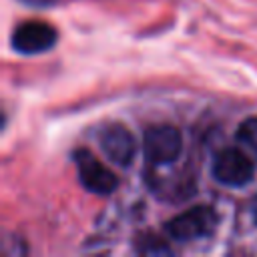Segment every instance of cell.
<instances>
[{"instance_id":"obj_1","label":"cell","mask_w":257,"mask_h":257,"mask_svg":"<svg viewBox=\"0 0 257 257\" xmlns=\"http://www.w3.org/2000/svg\"><path fill=\"white\" fill-rule=\"evenodd\" d=\"M183 151V137L173 124H153L143 135V153L151 165H171Z\"/></svg>"},{"instance_id":"obj_2","label":"cell","mask_w":257,"mask_h":257,"mask_svg":"<svg viewBox=\"0 0 257 257\" xmlns=\"http://www.w3.org/2000/svg\"><path fill=\"white\" fill-rule=\"evenodd\" d=\"M215 227H217V213L213 211V207L199 205L173 217L167 223V233L175 241H195L213 233Z\"/></svg>"},{"instance_id":"obj_3","label":"cell","mask_w":257,"mask_h":257,"mask_svg":"<svg viewBox=\"0 0 257 257\" xmlns=\"http://www.w3.org/2000/svg\"><path fill=\"white\" fill-rule=\"evenodd\" d=\"M213 179L227 187H243L251 183L255 165L253 161L239 149H223L215 155L211 165Z\"/></svg>"},{"instance_id":"obj_4","label":"cell","mask_w":257,"mask_h":257,"mask_svg":"<svg viewBox=\"0 0 257 257\" xmlns=\"http://www.w3.org/2000/svg\"><path fill=\"white\" fill-rule=\"evenodd\" d=\"M74 165L78 181L86 191L96 195H108L118 187L116 175L104 163H100L88 149H78L74 153Z\"/></svg>"},{"instance_id":"obj_5","label":"cell","mask_w":257,"mask_h":257,"mask_svg":"<svg viewBox=\"0 0 257 257\" xmlns=\"http://www.w3.org/2000/svg\"><path fill=\"white\" fill-rule=\"evenodd\" d=\"M58 40L56 28L42 20H28L14 28L10 44L20 54H38L50 50Z\"/></svg>"},{"instance_id":"obj_6","label":"cell","mask_w":257,"mask_h":257,"mask_svg":"<svg viewBox=\"0 0 257 257\" xmlns=\"http://www.w3.org/2000/svg\"><path fill=\"white\" fill-rule=\"evenodd\" d=\"M98 145H100L104 157L108 161H112L114 165H120V167H126L137 153L135 137L128 133V128H124L118 122L108 124L100 131Z\"/></svg>"},{"instance_id":"obj_7","label":"cell","mask_w":257,"mask_h":257,"mask_svg":"<svg viewBox=\"0 0 257 257\" xmlns=\"http://www.w3.org/2000/svg\"><path fill=\"white\" fill-rule=\"evenodd\" d=\"M237 141L257 161V116L245 118L239 124V128H237Z\"/></svg>"},{"instance_id":"obj_8","label":"cell","mask_w":257,"mask_h":257,"mask_svg":"<svg viewBox=\"0 0 257 257\" xmlns=\"http://www.w3.org/2000/svg\"><path fill=\"white\" fill-rule=\"evenodd\" d=\"M137 249L141 253H169V245L159 239V237H153V235H147L143 241H137Z\"/></svg>"},{"instance_id":"obj_9","label":"cell","mask_w":257,"mask_h":257,"mask_svg":"<svg viewBox=\"0 0 257 257\" xmlns=\"http://www.w3.org/2000/svg\"><path fill=\"white\" fill-rule=\"evenodd\" d=\"M249 215H251V219H253V223L257 225V197L249 203Z\"/></svg>"}]
</instances>
